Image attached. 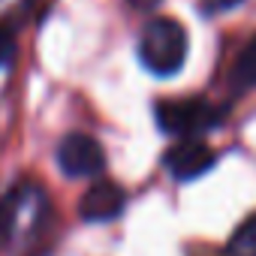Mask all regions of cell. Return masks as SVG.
Here are the masks:
<instances>
[{
    "mask_svg": "<svg viewBox=\"0 0 256 256\" xmlns=\"http://www.w3.org/2000/svg\"><path fill=\"white\" fill-rule=\"evenodd\" d=\"M12 58H16V34L12 28L0 24V66H6Z\"/></svg>",
    "mask_w": 256,
    "mask_h": 256,
    "instance_id": "cell-9",
    "label": "cell"
},
{
    "mask_svg": "<svg viewBox=\"0 0 256 256\" xmlns=\"http://www.w3.org/2000/svg\"><path fill=\"white\" fill-rule=\"evenodd\" d=\"M126 208V193L114 181H96L78 199V217L84 223H108L118 220Z\"/></svg>",
    "mask_w": 256,
    "mask_h": 256,
    "instance_id": "cell-6",
    "label": "cell"
},
{
    "mask_svg": "<svg viewBox=\"0 0 256 256\" xmlns=\"http://www.w3.org/2000/svg\"><path fill=\"white\" fill-rule=\"evenodd\" d=\"M217 163V154L202 142V139H178L166 154H163V166L175 181H196L202 175H208Z\"/></svg>",
    "mask_w": 256,
    "mask_h": 256,
    "instance_id": "cell-5",
    "label": "cell"
},
{
    "mask_svg": "<svg viewBox=\"0 0 256 256\" xmlns=\"http://www.w3.org/2000/svg\"><path fill=\"white\" fill-rule=\"evenodd\" d=\"M238 4H241V0H211V4H205V10L208 12H223V10H232Z\"/></svg>",
    "mask_w": 256,
    "mask_h": 256,
    "instance_id": "cell-11",
    "label": "cell"
},
{
    "mask_svg": "<svg viewBox=\"0 0 256 256\" xmlns=\"http://www.w3.org/2000/svg\"><path fill=\"white\" fill-rule=\"evenodd\" d=\"M157 126L178 139H202L205 133L217 130L226 118L223 106H214L208 100L190 96V100H163L157 106Z\"/></svg>",
    "mask_w": 256,
    "mask_h": 256,
    "instance_id": "cell-2",
    "label": "cell"
},
{
    "mask_svg": "<svg viewBox=\"0 0 256 256\" xmlns=\"http://www.w3.org/2000/svg\"><path fill=\"white\" fill-rule=\"evenodd\" d=\"M187 30L175 18H151L139 34V60L151 76L169 78L187 60Z\"/></svg>",
    "mask_w": 256,
    "mask_h": 256,
    "instance_id": "cell-1",
    "label": "cell"
},
{
    "mask_svg": "<svg viewBox=\"0 0 256 256\" xmlns=\"http://www.w3.org/2000/svg\"><path fill=\"white\" fill-rule=\"evenodd\" d=\"M126 4H130L136 12H151V10H157L163 0H126Z\"/></svg>",
    "mask_w": 256,
    "mask_h": 256,
    "instance_id": "cell-10",
    "label": "cell"
},
{
    "mask_svg": "<svg viewBox=\"0 0 256 256\" xmlns=\"http://www.w3.org/2000/svg\"><path fill=\"white\" fill-rule=\"evenodd\" d=\"M229 256H256V214H250L229 238Z\"/></svg>",
    "mask_w": 256,
    "mask_h": 256,
    "instance_id": "cell-8",
    "label": "cell"
},
{
    "mask_svg": "<svg viewBox=\"0 0 256 256\" xmlns=\"http://www.w3.org/2000/svg\"><path fill=\"white\" fill-rule=\"evenodd\" d=\"M46 214V193L22 181L16 184L4 199H0V247H12L24 235H30Z\"/></svg>",
    "mask_w": 256,
    "mask_h": 256,
    "instance_id": "cell-3",
    "label": "cell"
},
{
    "mask_svg": "<svg viewBox=\"0 0 256 256\" xmlns=\"http://www.w3.org/2000/svg\"><path fill=\"white\" fill-rule=\"evenodd\" d=\"M229 84H232L235 94H247V90L256 88V36L235 58V66L229 72Z\"/></svg>",
    "mask_w": 256,
    "mask_h": 256,
    "instance_id": "cell-7",
    "label": "cell"
},
{
    "mask_svg": "<svg viewBox=\"0 0 256 256\" xmlns=\"http://www.w3.org/2000/svg\"><path fill=\"white\" fill-rule=\"evenodd\" d=\"M58 166L70 178H94L106 169V154L96 139L84 133H70L58 145Z\"/></svg>",
    "mask_w": 256,
    "mask_h": 256,
    "instance_id": "cell-4",
    "label": "cell"
}]
</instances>
